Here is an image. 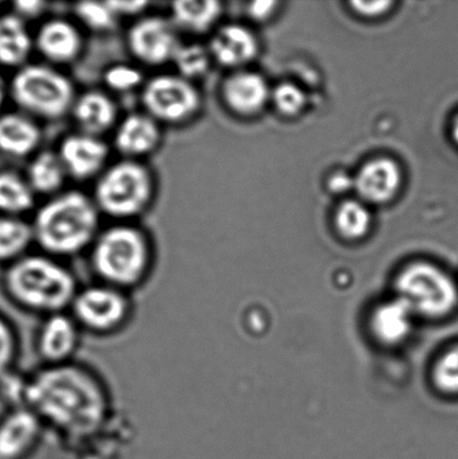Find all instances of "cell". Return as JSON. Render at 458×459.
I'll list each match as a JSON object with an SVG mask.
<instances>
[{
	"label": "cell",
	"mask_w": 458,
	"mask_h": 459,
	"mask_svg": "<svg viewBox=\"0 0 458 459\" xmlns=\"http://www.w3.org/2000/svg\"><path fill=\"white\" fill-rule=\"evenodd\" d=\"M222 13L217 0H177L170 4L169 17L178 31L201 36L214 31Z\"/></svg>",
	"instance_id": "ffe728a7"
},
{
	"label": "cell",
	"mask_w": 458,
	"mask_h": 459,
	"mask_svg": "<svg viewBox=\"0 0 458 459\" xmlns=\"http://www.w3.org/2000/svg\"><path fill=\"white\" fill-rule=\"evenodd\" d=\"M43 133L38 120L22 111L0 114V155L31 159L39 152Z\"/></svg>",
	"instance_id": "9a60e30c"
},
{
	"label": "cell",
	"mask_w": 458,
	"mask_h": 459,
	"mask_svg": "<svg viewBox=\"0 0 458 459\" xmlns=\"http://www.w3.org/2000/svg\"><path fill=\"white\" fill-rule=\"evenodd\" d=\"M34 48V36L27 29L26 22L15 13L0 15V65L15 67L30 63Z\"/></svg>",
	"instance_id": "44dd1931"
},
{
	"label": "cell",
	"mask_w": 458,
	"mask_h": 459,
	"mask_svg": "<svg viewBox=\"0 0 458 459\" xmlns=\"http://www.w3.org/2000/svg\"><path fill=\"white\" fill-rule=\"evenodd\" d=\"M163 128L146 112H132L117 124L112 146L121 159L143 161L160 150L163 143Z\"/></svg>",
	"instance_id": "4fadbf2b"
},
{
	"label": "cell",
	"mask_w": 458,
	"mask_h": 459,
	"mask_svg": "<svg viewBox=\"0 0 458 459\" xmlns=\"http://www.w3.org/2000/svg\"><path fill=\"white\" fill-rule=\"evenodd\" d=\"M208 48L213 63L228 69H237L253 60L258 44L246 27L228 24L214 30Z\"/></svg>",
	"instance_id": "e0dca14e"
},
{
	"label": "cell",
	"mask_w": 458,
	"mask_h": 459,
	"mask_svg": "<svg viewBox=\"0 0 458 459\" xmlns=\"http://www.w3.org/2000/svg\"><path fill=\"white\" fill-rule=\"evenodd\" d=\"M453 134H454L455 141L458 143V118L455 121L454 128H453Z\"/></svg>",
	"instance_id": "ab89813d"
},
{
	"label": "cell",
	"mask_w": 458,
	"mask_h": 459,
	"mask_svg": "<svg viewBox=\"0 0 458 459\" xmlns=\"http://www.w3.org/2000/svg\"><path fill=\"white\" fill-rule=\"evenodd\" d=\"M40 420L30 408L16 409L0 421V459H20L34 446Z\"/></svg>",
	"instance_id": "d6986e66"
},
{
	"label": "cell",
	"mask_w": 458,
	"mask_h": 459,
	"mask_svg": "<svg viewBox=\"0 0 458 459\" xmlns=\"http://www.w3.org/2000/svg\"><path fill=\"white\" fill-rule=\"evenodd\" d=\"M172 63L178 75L196 83L209 74L213 60L208 45L190 42L179 45Z\"/></svg>",
	"instance_id": "4316f807"
},
{
	"label": "cell",
	"mask_w": 458,
	"mask_h": 459,
	"mask_svg": "<svg viewBox=\"0 0 458 459\" xmlns=\"http://www.w3.org/2000/svg\"><path fill=\"white\" fill-rule=\"evenodd\" d=\"M435 380L439 388L458 393V348L447 353L438 363Z\"/></svg>",
	"instance_id": "4dcf8cb0"
},
{
	"label": "cell",
	"mask_w": 458,
	"mask_h": 459,
	"mask_svg": "<svg viewBox=\"0 0 458 459\" xmlns=\"http://www.w3.org/2000/svg\"><path fill=\"white\" fill-rule=\"evenodd\" d=\"M100 211L92 196L69 190L49 197L36 210L34 242L45 255L69 256L91 247L100 232Z\"/></svg>",
	"instance_id": "7a4b0ae2"
},
{
	"label": "cell",
	"mask_w": 458,
	"mask_h": 459,
	"mask_svg": "<svg viewBox=\"0 0 458 459\" xmlns=\"http://www.w3.org/2000/svg\"><path fill=\"white\" fill-rule=\"evenodd\" d=\"M157 195L155 173L143 160L121 159L94 181L92 199L101 214L132 222L146 214Z\"/></svg>",
	"instance_id": "5b68a950"
},
{
	"label": "cell",
	"mask_w": 458,
	"mask_h": 459,
	"mask_svg": "<svg viewBox=\"0 0 458 459\" xmlns=\"http://www.w3.org/2000/svg\"><path fill=\"white\" fill-rule=\"evenodd\" d=\"M29 408L45 420L70 435H88L105 420V391L88 372L58 364L39 375L26 386Z\"/></svg>",
	"instance_id": "6da1fadb"
},
{
	"label": "cell",
	"mask_w": 458,
	"mask_h": 459,
	"mask_svg": "<svg viewBox=\"0 0 458 459\" xmlns=\"http://www.w3.org/2000/svg\"><path fill=\"white\" fill-rule=\"evenodd\" d=\"M107 3L118 20L124 17L137 20V18L146 15L145 13L148 7L151 6V3L148 2H120V0H108Z\"/></svg>",
	"instance_id": "836d02e7"
},
{
	"label": "cell",
	"mask_w": 458,
	"mask_h": 459,
	"mask_svg": "<svg viewBox=\"0 0 458 459\" xmlns=\"http://www.w3.org/2000/svg\"><path fill=\"white\" fill-rule=\"evenodd\" d=\"M90 249L94 273L106 285L119 290L136 285L151 267L150 238L133 222L100 230Z\"/></svg>",
	"instance_id": "277c9868"
},
{
	"label": "cell",
	"mask_w": 458,
	"mask_h": 459,
	"mask_svg": "<svg viewBox=\"0 0 458 459\" xmlns=\"http://www.w3.org/2000/svg\"><path fill=\"white\" fill-rule=\"evenodd\" d=\"M36 195L52 197L63 192L67 174L56 151H39L30 160L25 173Z\"/></svg>",
	"instance_id": "603a6c76"
},
{
	"label": "cell",
	"mask_w": 458,
	"mask_h": 459,
	"mask_svg": "<svg viewBox=\"0 0 458 459\" xmlns=\"http://www.w3.org/2000/svg\"><path fill=\"white\" fill-rule=\"evenodd\" d=\"M273 101L280 110L286 115L298 114L305 105V96L298 87L293 84H281L273 92Z\"/></svg>",
	"instance_id": "1f68e13d"
},
{
	"label": "cell",
	"mask_w": 458,
	"mask_h": 459,
	"mask_svg": "<svg viewBox=\"0 0 458 459\" xmlns=\"http://www.w3.org/2000/svg\"><path fill=\"white\" fill-rule=\"evenodd\" d=\"M71 308L79 325L96 333H109L125 322L129 304L119 288L103 283L78 291Z\"/></svg>",
	"instance_id": "30bf717a"
},
{
	"label": "cell",
	"mask_w": 458,
	"mask_h": 459,
	"mask_svg": "<svg viewBox=\"0 0 458 459\" xmlns=\"http://www.w3.org/2000/svg\"><path fill=\"white\" fill-rule=\"evenodd\" d=\"M102 81L108 91L125 94L141 90L146 80L138 66L115 63L103 71Z\"/></svg>",
	"instance_id": "f1b7e54d"
},
{
	"label": "cell",
	"mask_w": 458,
	"mask_h": 459,
	"mask_svg": "<svg viewBox=\"0 0 458 459\" xmlns=\"http://www.w3.org/2000/svg\"><path fill=\"white\" fill-rule=\"evenodd\" d=\"M73 13L80 25L93 33H108L116 29L119 21L107 2L76 3Z\"/></svg>",
	"instance_id": "83f0119b"
},
{
	"label": "cell",
	"mask_w": 458,
	"mask_h": 459,
	"mask_svg": "<svg viewBox=\"0 0 458 459\" xmlns=\"http://www.w3.org/2000/svg\"><path fill=\"white\" fill-rule=\"evenodd\" d=\"M220 99L233 114H257L266 103L269 94L266 81L253 72L238 71L227 76L220 85Z\"/></svg>",
	"instance_id": "2e32d148"
},
{
	"label": "cell",
	"mask_w": 458,
	"mask_h": 459,
	"mask_svg": "<svg viewBox=\"0 0 458 459\" xmlns=\"http://www.w3.org/2000/svg\"><path fill=\"white\" fill-rule=\"evenodd\" d=\"M56 152L67 178L76 182L96 181L109 165L110 147L103 138L78 130L62 138Z\"/></svg>",
	"instance_id": "8fae6325"
},
{
	"label": "cell",
	"mask_w": 458,
	"mask_h": 459,
	"mask_svg": "<svg viewBox=\"0 0 458 459\" xmlns=\"http://www.w3.org/2000/svg\"><path fill=\"white\" fill-rule=\"evenodd\" d=\"M35 197L25 175L0 169V215L22 218L34 209Z\"/></svg>",
	"instance_id": "cb8c5ba5"
},
{
	"label": "cell",
	"mask_w": 458,
	"mask_h": 459,
	"mask_svg": "<svg viewBox=\"0 0 458 459\" xmlns=\"http://www.w3.org/2000/svg\"><path fill=\"white\" fill-rule=\"evenodd\" d=\"M4 285L17 304L48 316L71 307L78 294L73 274L48 255H27L11 264Z\"/></svg>",
	"instance_id": "3957f363"
},
{
	"label": "cell",
	"mask_w": 458,
	"mask_h": 459,
	"mask_svg": "<svg viewBox=\"0 0 458 459\" xmlns=\"http://www.w3.org/2000/svg\"><path fill=\"white\" fill-rule=\"evenodd\" d=\"M16 353V340L9 324L0 316V377L11 367Z\"/></svg>",
	"instance_id": "d6a6232c"
},
{
	"label": "cell",
	"mask_w": 458,
	"mask_h": 459,
	"mask_svg": "<svg viewBox=\"0 0 458 459\" xmlns=\"http://www.w3.org/2000/svg\"><path fill=\"white\" fill-rule=\"evenodd\" d=\"M34 233L31 223L20 217L0 215V263H15L25 255Z\"/></svg>",
	"instance_id": "484cf974"
},
{
	"label": "cell",
	"mask_w": 458,
	"mask_h": 459,
	"mask_svg": "<svg viewBox=\"0 0 458 459\" xmlns=\"http://www.w3.org/2000/svg\"><path fill=\"white\" fill-rule=\"evenodd\" d=\"M178 30L169 17L143 15L134 20L125 34V47L143 66L160 67L172 63L179 45Z\"/></svg>",
	"instance_id": "9c48e42d"
},
{
	"label": "cell",
	"mask_w": 458,
	"mask_h": 459,
	"mask_svg": "<svg viewBox=\"0 0 458 459\" xmlns=\"http://www.w3.org/2000/svg\"><path fill=\"white\" fill-rule=\"evenodd\" d=\"M276 3L272 2H258L251 4L249 7L250 15L257 18V20H263V18L271 15L273 6Z\"/></svg>",
	"instance_id": "8d00e7d4"
},
{
	"label": "cell",
	"mask_w": 458,
	"mask_h": 459,
	"mask_svg": "<svg viewBox=\"0 0 458 459\" xmlns=\"http://www.w3.org/2000/svg\"><path fill=\"white\" fill-rule=\"evenodd\" d=\"M79 324L65 313L48 315L39 332L38 350L45 361L58 366L74 353L79 342Z\"/></svg>",
	"instance_id": "ac0fdd59"
},
{
	"label": "cell",
	"mask_w": 458,
	"mask_h": 459,
	"mask_svg": "<svg viewBox=\"0 0 458 459\" xmlns=\"http://www.w3.org/2000/svg\"><path fill=\"white\" fill-rule=\"evenodd\" d=\"M9 97L35 120L57 121L70 116L78 93L73 81L48 63H27L13 74Z\"/></svg>",
	"instance_id": "8992f818"
},
{
	"label": "cell",
	"mask_w": 458,
	"mask_h": 459,
	"mask_svg": "<svg viewBox=\"0 0 458 459\" xmlns=\"http://www.w3.org/2000/svg\"><path fill=\"white\" fill-rule=\"evenodd\" d=\"M82 31L65 17H53L42 22L34 36V48L45 63L52 66L74 65L84 52Z\"/></svg>",
	"instance_id": "7c38bea8"
},
{
	"label": "cell",
	"mask_w": 458,
	"mask_h": 459,
	"mask_svg": "<svg viewBox=\"0 0 458 459\" xmlns=\"http://www.w3.org/2000/svg\"><path fill=\"white\" fill-rule=\"evenodd\" d=\"M48 3L39 2H16L13 3V13H15L17 16H20L25 22L27 20H34L42 16L45 11H47Z\"/></svg>",
	"instance_id": "e575fe53"
},
{
	"label": "cell",
	"mask_w": 458,
	"mask_h": 459,
	"mask_svg": "<svg viewBox=\"0 0 458 459\" xmlns=\"http://www.w3.org/2000/svg\"><path fill=\"white\" fill-rule=\"evenodd\" d=\"M370 219L369 211L365 206L351 201L341 206L336 222L343 236L356 238L366 234L370 226Z\"/></svg>",
	"instance_id": "f546056e"
},
{
	"label": "cell",
	"mask_w": 458,
	"mask_h": 459,
	"mask_svg": "<svg viewBox=\"0 0 458 459\" xmlns=\"http://www.w3.org/2000/svg\"><path fill=\"white\" fill-rule=\"evenodd\" d=\"M78 132L103 137L119 123V107L109 92L88 89L76 96L71 114Z\"/></svg>",
	"instance_id": "5bb4252c"
},
{
	"label": "cell",
	"mask_w": 458,
	"mask_h": 459,
	"mask_svg": "<svg viewBox=\"0 0 458 459\" xmlns=\"http://www.w3.org/2000/svg\"><path fill=\"white\" fill-rule=\"evenodd\" d=\"M143 111L163 127H183L199 118L204 99L195 82L177 74H160L141 89Z\"/></svg>",
	"instance_id": "52a82bcc"
},
{
	"label": "cell",
	"mask_w": 458,
	"mask_h": 459,
	"mask_svg": "<svg viewBox=\"0 0 458 459\" xmlns=\"http://www.w3.org/2000/svg\"><path fill=\"white\" fill-rule=\"evenodd\" d=\"M412 313L402 299L381 306L372 318L376 334L387 343H398L410 334Z\"/></svg>",
	"instance_id": "d4e9b609"
},
{
	"label": "cell",
	"mask_w": 458,
	"mask_h": 459,
	"mask_svg": "<svg viewBox=\"0 0 458 459\" xmlns=\"http://www.w3.org/2000/svg\"><path fill=\"white\" fill-rule=\"evenodd\" d=\"M349 183V178L342 177V175H340L339 178H335L333 179V188L334 190L338 191H345L347 190Z\"/></svg>",
	"instance_id": "f35d334b"
},
{
	"label": "cell",
	"mask_w": 458,
	"mask_h": 459,
	"mask_svg": "<svg viewBox=\"0 0 458 459\" xmlns=\"http://www.w3.org/2000/svg\"><path fill=\"white\" fill-rule=\"evenodd\" d=\"M392 4L390 2H356L353 3V6L363 15L375 16L387 11L388 7L392 6Z\"/></svg>",
	"instance_id": "d590c367"
},
{
	"label": "cell",
	"mask_w": 458,
	"mask_h": 459,
	"mask_svg": "<svg viewBox=\"0 0 458 459\" xmlns=\"http://www.w3.org/2000/svg\"><path fill=\"white\" fill-rule=\"evenodd\" d=\"M402 175L392 160L372 161L361 169L356 181L359 193L367 201L381 204L392 199L401 186Z\"/></svg>",
	"instance_id": "7402d4cb"
},
{
	"label": "cell",
	"mask_w": 458,
	"mask_h": 459,
	"mask_svg": "<svg viewBox=\"0 0 458 459\" xmlns=\"http://www.w3.org/2000/svg\"><path fill=\"white\" fill-rule=\"evenodd\" d=\"M397 286L399 299L406 301L412 312L426 316H442L457 304L455 283L433 265H411L399 277Z\"/></svg>",
	"instance_id": "ba28073f"
},
{
	"label": "cell",
	"mask_w": 458,
	"mask_h": 459,
	"mask_svg": "<svg viewBox=\"0 0 458 459\" xmlns=\"http://www.w3.org/2000/svg\"><path fill=\"white\" fill-rule=\"evenodd\" d=\"M9 94L8 85L4 82V80L0 74V114H2V108L4 106V100Z\"/></svg>",
	"instance_id": "74e56055"
}]
</instances>
